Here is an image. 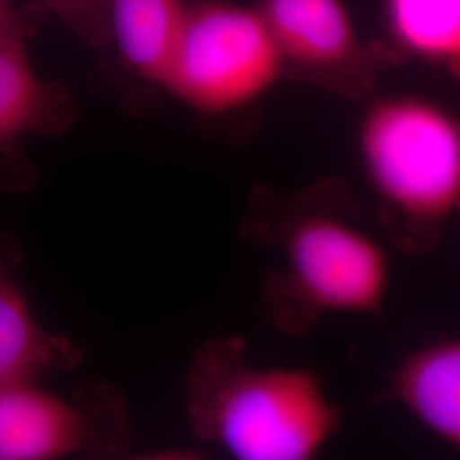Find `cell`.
I'll use <instances>...</instances> for the list:
<instances>
[{"instance_id":"7a4b0ae2","label":"cell","mask_w":460,"mask_h":460,"mask_svg":"<svg viewBox=\"0 0 460 460\" xmlns=\"http://www.w3.org/2000/svg\"><path fill=\"white\" fill-rule=\"evenodd\" d=\"M264 224L279 254L268 302L283 329H302L326 314L374 315L391 287V263L377 239L315 197L277 205Z\"/></svg>"},{"instance_id":"9c48e42d","label":"cell","mask_w":460,"mask_h":460,"mask_svg":"<svg viewBox=\"0 0 460 460\" xmlns=\"http://www.w3.org/2000/svg\"><path fill=\"white\" fill-rule=\"evenodd\" d=\"M186 13L184 0H106L110 41L132 72L163 87Z\"/></svg>"},{"instance_id":"277c9868","label":"cell","mask_w":460,"mask_h":460,"mask_svg":"<svg viewBox=\"0 0 460 460\" xmlns=\"http://www.w3.org/2000/svg\"><path fill=\"white\" fill-rule=\"evenodd\" d=\"M283 77L256 5L205 0L188 5L163 89L201 115H226L254 104Z\"/></svg>"},{"instance_id":"30bf717a","label":"cell","mask_w":460,"mask_h":460,"mask_svg":"<svg viewBox=\"0 0 460 460\" xmlns=\"http://www.w3.org/2000/svg\"><path fill=\"white\" fill-rule=\"evenodd\" d=\"M75 360V346L43 328L22 292L0 277V387L38 380Z\"/></svg>"},{"instance_id":"5bb4252c","label":"cell","mask_w":460,"mask_h":460,"mask_svg":"<svg viewBox=\"0 0 460 460\" xmlns=\"http://www.w3.org/2000/svg\"><path fill=\"white\" fill-rule=\"evenodd\" d=\"M0 277H2V266H0Z\"/></svg>"},{"instance_id":"6da1fadb","label":"cell","mask_w":460,"mask_h":460,"mask_svg":"<svg viewBox=\"0 0 460 460\" xmlns=\"http://www.w3.org/2000/svg\"><path fill=\"white\" fill-rule=\"evenodd\" d=\"M184 406L198 438L239 460L314 459L343 416L311 370L254 367L235 336L198 348L186 372Z\"/></svg>"},{"instance_id":"7c38bea8","label":"cell","mask_w":460,"mask_h":460,"mask_svg":"<svg viewBox=\"0 0 460 460\" xmlns=\"http://www.w3.org/2000/svg\"><path fill=\"white\" fill-rule=\"evenodd\" d=\"M83 43L99 49L110 43L106 0H38Z\"/></svg>"},{"instance_id":"3957f363","label":"cell","mask_w":460,"mask_h":460,"mask_svg":"<svg viewBox=\"0 0 460 460\" xmlns=\"http://www.w3.org/2000/svg\"><path fill=\"white\" fill-rule=\"evenodd\" d=\"M357 147L384 214L411 244L429 243L460 212V119L414 94L374 99Z\"/></svg>"},{"instance_id":"8992f818","label":"cell","mask_w":460,"mask_h":460,"mask_svg":"<svg viewBox=\"0 0 460 460\" xmlns=\"http://www.w3.org/2000/svg\"><path fill=\"white\" fill-rule=\"evenodd\" d=\"M75 116V101L66 85L36 74L26 41L0 38V184L11 191L28 188L34 171L24 142L64 135Z\"/></svg>"},{"instance_id":"8fae6325","label":"cell","mask_w":460,"mask_h":460,"mask_svg":"<svg viewBox=\"0 0 460 460\" xmlns=\"http://www.w3.org/2000/svg\"><path fill=\"white\" fill-rule=\"evenodd\" d=\"M382 13L395 49L460 74V0H382Z\"/></svg>"},{"instance_id":"4fadbf2b","label":"cell","mask_w":460,"mask_h":460,"mask_svg":"<svg viewBox=\"0 0 460 460\" xmlns=\"http://www.w3.org/2000/svg\"><path fill=\"white\" fill-rule=\"evenodd\" d=\"M40 26V17L31 9H17L11 0H0V38L31 40Z\"/></svg>"},{"instance_id":"52a82bcc","label":"cell","mask_w":460,"mask_h":460,"mask_svg":"<svg viewBox=\"0 0 460 460\" xmlns=\"http://www.w3.org/2000/svg\"><path fill=\"white\" fill-rule=\"evenodd\" d=\"M89 416L36 380L0 387V460H51L87 450Z\"/></svg>"},{"instance_id":"5b68a950","label":"cell","mask_w":460,"mask_h":460,"mask_svg":"<svg viewBox=\"0 0 460 460\" xmlns=\"http://www.w3.org/2000/svg\"><path fill=\"white\" fill-rule=\"evenodd\" d=\"M256 7L285 77L351 99L370 89L377 66L343 0H260Z\"/></svg>"},{"instance_id":"ba28073f","label":"cell","mask_w":460,"mask_h":460,"mask_svg":"<svg viewBox=\"0 0 460 460\" xmlns=\"http://www.w3.org/2000/svg\"><path fill=\"white\" fill-rule=\"evenodd\" d=\"M389 394L433 437L460 452V334L408 353L391 376Z\"/></svg>"}]
</instances>
